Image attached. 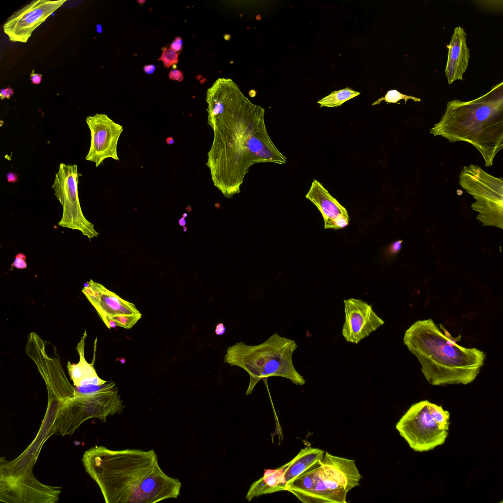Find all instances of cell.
I'll return each instance as SVG.
<instances>
[{
    "label": "cell",
    "mask_w": 503,
    "mask_h": 503,
    "mask_svg": "<svg viewBox=\"0 0 503 503\" xmlns=\"http://www.w3.org/2000/svg\"><path fill=\"white\" fill-rule=\"evenodd\" d=\"M170 80L181 82L184 78L183 73L179 70L176 69L171 70L168 74Z\"/></svg>",
    "instance_id": "obj_27"
},
{
    "label": "cell",
    "mask_w": 503,
    "mask_h": 503,
    "mask_svg": "<svg viewBox=\"0 0 503 503\" xmlns=\"http://www.w3.org/2000/svg\"><path fill=\"white\" fill-rule=\"evenodd\" d=\"M166 142H167V143L170 144H172L173 143L174 140H173V139L172 138L169 137V138L167 139Z\"/></svg>",
    "instance_id": "obj_35"
},
{
    "label": "cell",
    "mask_w": 503,
    "mask_h": 503,
    "mask_svg": "<svg viewBox=\"0 0 503 503\" xmlns=\"http://www.w3.org/2000/svg\"><path fill=\"white\" fill-rule=\"evenodd\" d=\"M6 91V99H9L13 94V90L10 87H7L5 88Z\"/></svg>",
    "instance_id": "obj_33"
},
{
    "label": "cell",
    "mask_w": 503,
    "mask_h": 503,
    "mask_svg": "<svg viewBox=\"0 0 503 503\" xmlns=\"http://www.w3.org/2000/svg\"><path fill=\"white\" fill-rule=\"evenodd\" d=\"M443 333L431 319L414 322L405 332L403 343L415 356L427 381L434 386L467 385L480 372L485 353L457 343L445 328Z\"/></svg>",
    "instance_id": "obj_3"
},
{
    "label": "cell",
    "mask_w": 503,
    "mask_h": 503,
    "mask_svg": "<svg viewBox=\"0 0 503 503\" xmlns=\"http://www.w3.org/2000/svg\"><path fill=\"white\" fill-rule=\"evenodd\" d=\"M178 55L179 54L172 49L164 47L163 48L162 54L158 60L162 61L164 67L168 68L179 62Z\"/></svg>",
    "instance_id": "obj_24"
},
{
    "label": "cell",
    "mask_w": 503,
    "mask_h": 503,
    "mask_svg": "<svg viewBox=\"0 0 503 503\" xmlns=\"http://www.w3.org/2000/svg\"><path fill=\"white\" fill-rule=\"evenodd\" d=\"M125 407L115 382H107L94 393L74 395L61 403L55 415L52 434L72 435L88 419L106 422L108 417L122 413Z\"/></svg>",
    "instance_id": "obj_7"
},
{
    "label": "cell",
    "mask_w": 503,
    "mask_h": 503,
    "mask_svg": "<svg viewBox=\"0 0 503 503\" xmlns=\"http://www.w3.org/2000/svg\"><path fill=\"white\" fill-rule=\"evenodd\" d=\"M401 99L404 100L405 104H406L407 101L409 99L412 100L416 102H420L421 101L419 98L410 95H407L400 93L397 90L392 89L388 91L384 97L379 98L377 101L372 103V105L374 106L379 104L383 100L389 103H396Z\"/></svg>",
    "instance_id": "obj_22"
},
{
    "label": "cell",
    "mask_w": 503,
    "mask_h": 503,
    "mask_svg": "<svg viewBox=\"0 0 503 503\" xmlns=\"http://www.w3.org/2000/svg\"><path fill=\"white\" fill-rule=\"evenodd\" d=\"M324 453L322 449L310 447L302 449L293 459L286 463L283 474L286 484L308 467L322 459Z\"/></svg>",
    "instance_id": "obj_19"
},
{
    "label": "cell",
    "mask_w": 503,
    "mask_h": 503,
    "mask_svg": "<svg viewBox=\"0 0 503 503\" xmlns=\"http://www.w3.org/2000/svg\"><path fill=\"white\" fill-rule=\"evenodd\" d=\"M297 347L295 340L275 333L258 345H249L240 341L228 347L224 361L242 368L249 374L246 395L252 393L260 380L269 377L285 378L296 385L303 386L306 381L292 362Z\"/></svg>",
    "instance_id": "obj_5"
},
{
    "label": "cell",
    "mask_w": 503,
    "mask_h": 503,
    "mask_svg": "<svg viewBox=\"0 0 503 503\" xmlns=\"http://www.w3.org/2000/svg\"><path fill=\"white\" fill-rule=\"evenodd\" d=\"M182 46L183 41L182 38L180 37L177 36L171 43L170 45V48L176 52H179L182 50Z\"/></svg>",
    "instance_id": "obj_28"
},
{
    "label": "cell",
    "mask_w": 503,
    "mask_h": 503,
    "mask_svg": "<svg viewBox=\"0 0 503 503\" xmlns=\"http://www.w3.org/2000/svg\"><path fill=\"white\" fill-rule=\"evenodd\" d=\"M467 34L460 27L454 28L449 44L447 45V59L445 75L448 84L463 80L470 58V51L466 43Z\"/></svg>",
    "instance_id": "obj_17"
},
{
    "label": "cell",
    "mask_w": 503,
    "mask_h": 503,
    "mask_svg": "<svg viewBox=\"0 0 503 503\" xmlns=\"http://www.w3.org/2000/svg\"><path fill=\"white\" fill-rule=\"evenodd\" d=\"M402 243V240H396L392 243L388 248L390 254L392 255H396L401 249Z\"/></svg>",
    "instance_id": "obj_26"
},
{
    "label": "cell",
    "mask_w": 503,
    "mask_h": 503,
    "mask_svg": "<svg viewBox=\"0 0 503 503\" xmlns=\"http://www.w3.org/2000/svg\"><path fill=\"white\" fill-rule=\"evenodd\" d=\"M141 316L142 314L121 315L112 317L110 320L114 321L116 324L117 327L129 329L132 328L137 323L141 318Z\"/></svg>",
    "instance_id": "obj_23"
},
{
    "label": "cell",
    "mask_w": 503,
    "mask_h": 503,
    "mask_svg": "<svg viewBox=\"0 0 503 503\" xmlns=\"http://www.w3.org/2000/svg\"><path fill=\"white\" fill-rule=\"evenodd\" d=\"M428 400L413 404L396 423L395 427L410 447L418 452L427 451L443 445L447 431L441 429L428 409Z\"/></svg>",
    "instance_id": "obj_10"
},
{
    "label": "cell",
    "mask_w": 503,
    "mask_h": 503,
    "mask_svg": "<svg viewBox=\"0 0 503 503\" xmlns=\"http://www.w3.org/2000/svg\"><path fill=\"white\" fill-rule=\"evenodd\" d=\"M119 361L121 362L122 363H124L126 362V360L124 358L120 359Z\"/></svg>",
    "instance_id": "obj_36"
},
{
    "label": "cell",
    "mask_w": 503,
    "mask_h": 503,
    "mask_svg": "<svg viewBox=\"0 0 503 503\" xmlns=\"http://www.w3.org/2000/svg\"><path fill=\"white\" fill-rule=\"evenodd\" d=\"M362 476L354 460L325 452L322 459L286 485V491L305 503H346L348 492Z\"/></svg>",
    "instance_id": "obj_6"
},
{
    "label": "cell",
    "mask_w": 503,
    "mask_h": 503,
    "mask_svg": "<svg viewBox=\"0 0 503 503\" xmlns=\"http://www.w3.org/2000/svg\"><path fill=\"white\" fill-rule=\"evenodd\" d=\"M85 121L91 133L90 145L86 160L94 162L96 167L108 158L118 161L117 146L123 130L122 126L104 113L88 116Z\"/></svg>",
    "instance_id": "obj_13"
},
{
    "label": "cell",
    "mask_w": 503,
    "mask_h": 503,
    "mask_svg": "<svg viewBox=\"0 0 503 503\" xmlns=\"http://www.w3.org/2000/svg\"><path fill=\"white\" fill-rule=\"evenodd\" d=\"M26 257L24 254L19 253L15 257V260L11 264V267L16 268L19 269H23L27 268Z\"/></svg>",
    "instance_id": "obj_25"
},
{
    "label": "cell",
    "mask_w": 503,
    "mask_h": 503,
    "mask_svg": "<svg viewBox=\"0 0 503 503\" xmlns=\"http://www.w3.org/2000/svg\"><path fill=\"white\" fill-rule=\"evenodd\" d=\"M306 197L320 212L325 229L338 230L348 225L349 217L346 208L318 181L313 180Z\"/></svg>",
    "instance_id": "obj_16"
},
{
    "label": "cell",
    "mask_w": 503,
    "mask_h": 503,
    "mask_svg": "<svg viewBox=\"0 0 503 503\" xmlns=\"http://www.w3.org/2000/svg\"><path fill=\"white\" fill-rule=\"evenodd\" d=\"M461 188L476 201L471 208L484 226L503 228V178L487 173L476 165L464 166L459 175Z\"/></svg>",
    "instance_id": "obj_8"
},
{
    "label": "cell",
    "mask_w": 503,
    "mask_h": 503,
    "mask_svg": "<svg viewBox=\"0 0 503 503\" xmlns=\"http://www.w3.org/2000/svg\"><path fill=\"white\" fill-rule=\"evenodd\" d=\"M6 91L5 88V89H4V88L3 89H1L0 90V97L1 100H3V99L6 98Z\"/></svg>",
    "instance_id": "obj_34"
},
{
    "label": "cell",
    "mask_w": 503,
    "mask_h": 503,
    "mask_svg": "<svg viewBox=\"0 0 503 503\" xmlns=\"http://www.w3.org/2000/svg\"><path fill=\"white\" fill-rule=\"evenodd\" d=\"M30 80L33 84H39L42 81V75L41 74L35 73L33 70L30 75Z\"/></svg>",
    "instance_id": "obj_29"
},
{
    "label": "cell",
    "mask_w": 503,
    "mask_h": 503,
    "mask_svg": "<svg viewBox=\"0 0 503 503\" xmlns=\"http://www.w3.org/2000/svg\"><path fill=\"white\" fill-rule=\"evenodd\" d=\"M206 101L214 134L206 165L224 196L231 198L240 192L253 165L286 163L268 134L265 109L252 103L232 79L218 78L207 89Z\"/></svg>",
    "instance_id": "obj_1"
},
{
    "label": "cell",
    "mask_w": 503,
    "mask_h": 503,
    "mask_svg": "<svg viewBox=\"0 0 503 503\" xmlns=\"http://www.w3.org/2000/svg\"><path fill=\"white\" fill-rule=\"evenodd\" d=\"M450 142L465 141L479 152L486 167L503 148V82L474 100L448 101L440 121L429 130Z\"/></svg>",
    "instance_id": "obj_4"
},
{
    "label": "cell",
    "mask_w": 503,
    "mask_h": 503,
    "mask_svg": "<svg viewBox=\"0 0 503 503\" xmlns=\"http://www.w3.org/2000/svg\"><path fill=\"white\" fill-rule=\"evenodd\" d=\"M66 0H35L15 12L3 26L12 42L26 43L33 30L59 8Z\"/></svg>",
    "instance_id": "obj_12"
},
{
    "label": "cell",
    "mask_w": 503,
    "mask_h": 503,
    "mask_svg": "<svg viewBox=\"0 0 503 503\" xmlns=\"http://www.w3.org/2000/svg\"><path fill=\"white\" fill-rule=\"evenodd\" d=\"M345 322L342 334L347 342L355 344L384 324L370 305L360 299L344 300Z\"/></svg>",
    "instance_id": "obj_14"
},
{
    "label": "cell",
    "mask_w": 503,
    "mask_h": 503,
    "mask_svg": "<svg viewBox=\"0 0 503 503\" xmlns=\"http://www.w3.org/2000/svg\"><path fill=\"white\" fill-rule=\"evenodd\" d=\"M41 337L34 332L28 335L25 352L34 362L46 385L48 402L60 404L73 397L75 388L67 379L58 358L50 357Z\"/></svg>",
    "instance_id": "obj_11"
},
{
    "label": "cell",
    "mask_w": 503,
    "mask_h": 503,
    "mask_svg": "<svg viewBox=\"0 0 503 503\" xmlns=\"http://www.w3.org/2000/svg\"><path fill=\"white\" fill-rule=\"evenodd\" d=\"M79 173L76 165L61 163L52 186L62 205L63 213L58 225L78 230L90 240L99 235L94 225L84 216L78 195Z\"/></svg>",
    "instance_id": "obj_9"
},
{
    "label": "cell",
    "mask_w": 503,
    "mask_h": 503,
    "mask_svg": "<svg viewBox=\"0 0 503 503\" xmlns=\"http://www.w3.org/2000/svg\"><path fill=\"white\" fill-rule=\"evenodd\" d=\"M82 291L106 326L112 318L115 316L141 314L135 304L124 300L91 279L85 284Z\"/></svg>",
    "instance_id": "obj_15"
},
{
    "label": "cell",
    "mask_w": 503,
    "mask_h": 503,
    "mask_svg": "<svg viewBox=\"0 0 503 503\" xmlns=\"http://www.w3.org/2000/svg\"><path fill=\"white\" fill-rule=\"evenodd\" d=\"M156 66L152 64L146 65L143 67L144 72L147 74H152L154 73Z\"/></svg>",
    "instance_id": "obj_32"
},
{
    "label": "cell",
    "mask_w": 503,
    "mask_h": 503,
    "mask_svg": "<svg viewBox=\"0 0 503 503\" xmlns=\"http://www.w3.org/2000/svg\"><path fill=\"white\" fill-rule=\"evenodd\" d=\"M6 179L9 183H14L17 181L18 176L15 173L13 172H10L7 174Z\"/></svg>",
    "instance_id": "obj_31"
},
{
    "label": "cell",
    "mask_w": 503,
    "mask_h": 503,
    "mask_svg": "<svg viewBox=\"0 0 503 503\" xmlns=\"http://www.w3.org/2000/svg\"><path fill=\"white\" fill-rule=\"evenodd\" d=\"M428 409L432 418L439 427L443 430L448 431L450 424L449 412L444 410L441 406H438L429 401L428 402Z\"/></svg>",
    "instance_id": "obj_21"
},
{
    "label": "cell",
    "mask_w": 503,
    "mask_h": 503,
    "mask_svg": "<svg viewBox=\"0 0 503 503\" xmlns=\"http://www.w3.org/2000/svg\"><path fill=\"white\" fill-rule=\"evenodd\" d=\"M87 333L85 330L76 348L80 356L79 362L76 364L71 363L69 361L68 362L67 367L68 374L74 386H82L89 384L101 386L107 381L101 379L98 376L94 368V363L97 340L96 339L93 359L92 363H89L84 358V345Z\"/></svg>",
    "instance_id": "obj_18"
},
{
    "label": "cell",
    "mask_w": 503,
    "mask_h": 503,
    "mask_svg": "<svg viewBox=\"0 0 503 503\" xmlns=\"http://www.w3.org/2000/svg\"><path fill=\"white\" fill-rule=\"evenodd\" d=\"M225 330L224 324L222 323H219L216 326L215 332L217 335H222L224 334Z\"/></svg>",
    "instance_id": "obj_30"
},
{
    "label": "cell",
    "mask_w": 503,
    "mask_h": 503,
    "mask_svg": "<svg viewBox=\"0 0 503 503\" xmlns=\"http://www.w3.org/2000/svg\"><path fill=\"white\" fill-rule=\"evenodd\" d=\"M360 94V92L347 87L343 89L333 91L330 94L319 100L317 103L320 105V107H338Z\"/></svg>",
    "instance_id": "obj_20"
},
{
    "label": "cell",
    "mask_w": 503,
    "mask_h": 503,
    "mask_svg": "<svg viewBox=\"0 0 503 503\" xmlns=\"http://www.w3.org/2000/svg\"><path fill=\"white\" fill-rule=\"evenodd\" d=\"M82 462L107 503H154L180 494L181 482L163 472L153 449L96 446L84 453Z\"/></svg>",
    "instance_id": "obj_2"
}]
</instances>
